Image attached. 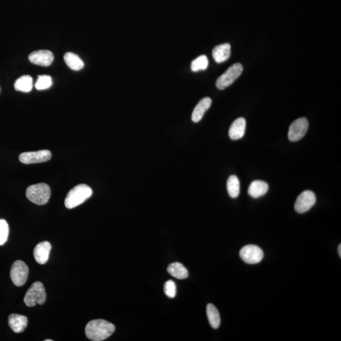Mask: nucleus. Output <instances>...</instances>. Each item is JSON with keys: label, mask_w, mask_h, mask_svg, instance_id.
<instances>
[{"label": "nucleus", "mask_w": 341, "mask_h": 341, "mask_svg": "<svg viewBox=\"0 0 341 341\" xmlns=\"http://www.w3.org/2000/svg\"><path fill=\"white\" fill-rule=\"evenodd\" d=\"M52 85L51 77L49 75H40L37 79L35 87L37 90L41 91L49 88Z\"/></svg>", "instance_id": "nucleus-24"}, {"label": "nucleus", "mask_w": 341, "mask_h": 341, "mask_svg": "<svg viewBox=\"0 0 341 341\" xmlns=\"http://www.w3.org/2000/svg\"><path fill=\"white\" fill-rule=\"evenodd\" d=\"M0 91H1V89H0Z\"/></svg>", "instance_id": "nucleus-29"}, {"label": "nucleus", "mask_w": 341, "mask_h": 341, "mask_svg": "<svg viewBox=\"0 0 341 341\" xmlns=\"http://www.w3.org/2000/svg\"><path fill=\"white\" fill-rule=\"evenodd\" d=\"M338 255H339L340 257H341V245H339L338 247Z\"/></svg>", "instance_id": "nucleus-27"}, {"label": "nucleus", "mask_w": 341, "mask_h": 341, "mask_svg": "<svg viewBox=\"0 0 341 341\" xmlns=\"http://www.w3.org/2000/svg\"><path fill=\"white\" fill-rule=\"evenodd\" d=\"M64 60L67 66L75 71H79L84 67V62L77 54L74 52H67L65 54Z\"/></svg>", "instance_id": "nucleus-19"}, {"label": "nucleus", "mask_w": 341, "mask_h": 341, "mask_svg": "<svg viewBox=\"0 0 341 341\" xmlns=\"http://www.w3.org/2000/svg\"><path fill=\"white\" fill-rule=\"evenodd\" d=\"M28 319L26 316L12 313L9 317V325L16 333H21L26 329Z\"/></svg>", "instance_id": "nucleus-13"}, {"label": "nucleus", "mask_w": 341, "mask_h": 341, "mask_svg": "<svg viewBox=\"0 0 341 341\" xmlns=\"http://www.w3.org/2000/svg\"><path fill=\"white\" fill-rule=\"evenodd\" d=\"M14 87L17 91L29 92L33 87V80L29 75H24L15 82Z\"/></svg>", "instance_id": "nucleus-20"}, {"label": "nucleus", "mask_w": 341, "mask_h": 341, "mask_svg": "<svg viewBox=\"0 0 341 341\" xmlns=\"http://www.w3.org/2000/svg\"><path fill=\"white\" fill-rule=\"evenodd\" d=\"M29 61L32 64L42 67H48L53 62L54 56L48 50H39L31 52L29 56Z\"/></svg>", "instance_id": "nucleus-11"}, {"label": "nucleus", "mask_w": 341, "mask_h": 341, "mask_svg": "<svg viewBox=\"0 0 341 341\" xmlns=\"http://www.w3.org/2000/svg\"><path fill=\"white\" fill-rule=\"evenodd\" d=\"M115 327L106 320L97 319L91 321L85 327V335L89 339L101 341L106 339L115 332Z\"/></svg>", "instance_id": "nucleus-1"}, {"label": "nucleus", "mask_w": 341, "mask_h": 341, "mask_svg": "<svg viewBox=\"0 0 341 341\" xmlns=\"http://www.w3.org/2000/svg\"><path fill=\"white\" fill-rule=\"evenodd\" d=\"M165 295L167 297L174 298L177 295V287L174 281L173 280H167L165 282L164 287Z\"/></svg>", "instance_id": "nucleus-26"}, {"label": "nucleus", "mask_w": 341, "mask_h": 341, "mask_svg": "<svg viewBox=\"0 0 341 341\" xmlns=\"http://www.w3.org/2000/svg\"><path fill=\"white\" fill-rule=\"evenodd\" d=\"M207 315L210 326L214 329L219 328L220 323V317L219 311L214 305L208 304L207 306Z\"/></svg>", "instance_id": "nucleus-21"}, {"label": "nucleus", "mask_w": 341, "mask_h": 341, "mask_svg": "<svg viewBox=\"0 0 341 341\" xmlns=\"http://www.w3.org/2000/svg\"><path fill=\"white\" fill-rule=\"evenodd\" d=\"M167 270L170 275L177 279H184L189 276V272L181 263H172L168 266Z\"/></svg>", "instance_id": "nucleus-18"}, {"label": "nucleus", "mask_w": 341, "mask_h": 341, "mask_svg": "<svg viewBox=\"0 0 341 341\" xmlns=\"http://www.w3.org/2000/svg\"><path fill=\"white\" fill-rule=\"evenodd\" d=\"M316 202V196L310 190H306L298 197L295 204L296 211L303 214L308 211Z\"/></svg>", "instance_id": "nucleus-10"}, {"label": "nucleus", "mask_w": 341, "mask_h": 341, "mask_svg": "<svg viewBox=\"0 0 341 341\" xmlns=\"http://www.w3.org/2000/svg\"><path fill=\"white\" fill-rule=\"evenodd\" d=\"M9 226L5 219H0V246L4 245L8 240Z\"/></svg>", "instance_id": "nucleus-25"}, {"label": "nucleus", "mask_w": 341, "mask_h": 341, "mask_svg": "<svg viewBox=\"0 0 341 341\" xmlns=\"http://www.w3.org/2000/svg\"><path fill=\"white\" fill-rule=\"evenodd\" d=\"M308 126V121L306 118H300L293 122L288 132L290 141L297 142L302 139L307 134Z\"/></svg>", "instance_id": "nucleus-8"}, {"label": "nucleus", "mask_w": 341, "mask_h": 341, "mask_svg": "<svg viewBox=\"0 0 341 341\" xmlns=\"http://www.w3.org/2000/svg\"><path fill=\"white\" fill-rule=\"evenodd\" d=\"M51 245L48 242L39 243L34 250V257L39 264H45L48 261Z\"/></svg>", "instance_id": "nucleus-12"}, {"label": "nucleus", "mask_w": 341, "mask_h": 341, "mask_svg": "<svg viewBox=\"0 0 341 341\" xmlns=\"http://www.w3.org/2000/svg\"><path fill=\"white\" fill-rule=\"evenodd\" d=\"M269 190V185L261 180H255L250 184L248 193L251 197L257 199L264 196Z\"/></svg>", "instance_id": "nucleus-16"}, {"label": "nucleus", "mask_w": 341, "mask_h": 341, "mask_svg": "<svg viewBox=\"0 0 341 341\" xmlns=\"http://www.w3.org/2000/svg\"><path fill=\"white\" fill-rule=\"evenodd\" d=\"M227 190L230 196L233 199L238 197L240 192L239 179L235 175L230 176L227 182Z\"/></svg>", "instance_id": "nucleus-22"}, {"label": "nucleus", "mask_w": 341, "mask_h": 341, "mask_svg": "<svg viewBox=\"0 0 341 341\" xmlns=\"http://www.w3.org/2000/svg\"><path fill=\"white\" fill-rule=\"evenodd\" d=\"M209 65V60L205 55H201L195 59L191 64V70L193 72H199L207 69Z\"/></svg>", "instance_id": "nucleus-23"}, {"label": "nucleus", "mask_w": 341, "mask_h": 341, "mask_svg": "<svg viewBox=\"0 0 341 341\" xmlns=\"http://www.w3.org/2000/svg\"><path fill=\"white\" fill-rule=\"evenodd\" d=\"M246 130V120L243 118H239L231 125L229 130L230 139L237 140L244 136Z\"/></svg>", "instance_id": "nucleus-14"}, {"label": "nucleus", "mask_w": 341, "mask_h": 341, "mask_svg": "<svg viewBox=\"0 0 341 341\" xmlns=\"http://www.w3.org/2000/svg\"><path fill=\"white\" fill-rule=\"evenodd\" d=\"M92 190L88 185L80 184L77 185L67 194L65 200V207L68 209H74L84 203L91 197Z\"/></svg>", "instance_id": "nucleus-2"}, {"label": "nucleus", "mask_w": 341, "mask_h": 341, "mask_svg": "<svg viewBox=\"0 0 341 341\" xmlns=\"http://www.w3.org/2000/svg\"><path fill=\"white\" fill-rule=\"evenodd\" d=\"M52 340H50V339L45 340V341H52Z\"/></svg>", "instance_id": "nucleus-28"}, {"label": "nucleus", "mask_w": 341, "mask_h": 341, "mask_svg": "<svg viewBox=\"0 0 341 341\" xmlns=\"http://www.w3.org/2000/svg\"><path fill=\"white\" fill-rule=\"evenodd\" d=\"M211 104L212 100L210 97H204L200 100L192 112V121L194 123L199 122L204 117L205 112L209 109Z\"/></svg>", "instance_id": "nucleus-15"}, {"label": "nucleus", "mask_w": 341, "mask_h": 341, "mask_svg": "<svg viewBox=\"0 0 341 341\" xmlns=\"http://www.w3.org/2000/svg\"><path fill=\"white\" fill-rule=\"evenodd\" d=\"M241 259L248 264H258L264 258V252L259 247L254 245L245 246L240 252Z\"/></svg>", "instance_id": "nucleus-7"}, {"label": "nucleus", "mask_w": 341, "mask_h": 341, "mask_svg": "<svg viewBox=\"0 0 341 341\" xmlns=\"http://www.w3.org/2000/svg\"><path fill=\"white\" fill-rule=\"evenodd\" d=\"M51 196V189L46 184L32 185L27 188L26 197L30 201L38 205L46 204Z\"/></svg>", "instance_id": "nucleus-3"}, {"label": "nucleus", "mask_w": 341, "mask_h": 341, "mask_svg": "<svg viewBox=\"0 0 341 341\" xmlns=\"http://www.w3.org/2000/svg\"><path fill=\"white\" fill-rule=\"evenodd\" d=\"M243 70V65L240 63L233 65L217 79L215 85L217 89L224 90L230 86L240 76Z\"/></svg>", "instance_id": "nucleus-5"}, {"label": "nucleus", "mask_w": 341, "mask_h": 341, "mask_svg": "<svg viewBox=\"0 0 341 341\" xmlns=\"http://www.w3.org/2000/svg\"><path fill=\"white\" fill-rule=\"evenodd\" d=\"M51 152L48 150L23 152L20 154L19 160L26 164H36L47 161L51 159Z\"/></svg>", "instance_id": "nucleus-9"}, {"label": "nucleus", "mask_w": 341, "mask_h": 341, "mask_svg": "<svg viewBox=\"0 0 341 341\" xmlns=\"http://www.w3.org/2000/svg\"><path fill=\"white\" fill-rule=\"evenodd\" d=\"M29 272L28 266L22 260H17L11 268V277L12 282L17 287H22L27 282Z\"/></svg>", "instance_id": "nucleus-6"}, {"label": "nucleus", "mask_w": 341, "mask_h": 341, "mask_svg": "<svg viewBox=\"0 0 341 341\" xmlns=\"http://www.w3.org/2000/svg\"><path fill=\"white\" fill-rule=\"evenodd\" d=\"M230 56L231 45L229 43L218 45L213 49L212 56L217 64L227 61Z\"/></svg>", "instance_id": "nucleus-17"}, {"label": "nucleus", "mask_w": 341, "mask_h": 341, "mask_svg": "<svg viewBox=\"0 0 341 341\" xmlns=\"http://www.w3.org/2000/svg\"><path fill=\"white\" fill-rule=\"evenodd\" d=\"M46 300V293L41 282H35L27 290L24 297V303L27 307H34L36 304L43 305Z\"/></svg>", "instance_id": "nucleus-4"}]
</instances>
